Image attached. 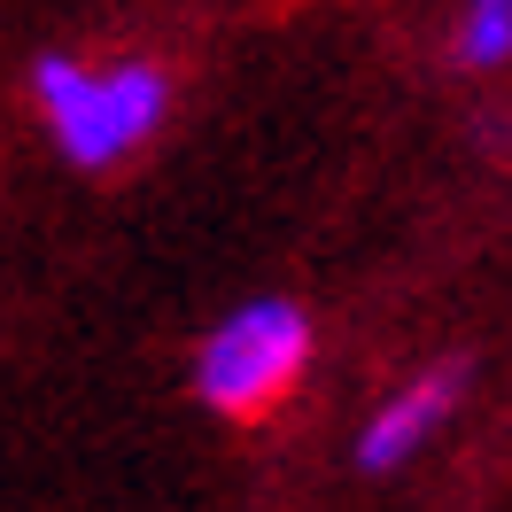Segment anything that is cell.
<instances>
[{"label": "cell", "instance_id": "cell-1", "mask_svg": "<svg viewBox=\"0 0 512 512\" xmlns=\"http://www.w3.org/2000/svg\"><path fill=\"white\" fill-rule=\"evenodd\" d=\"M32 94V117L47 132V148L70 163V171H117L132 163L171 117V70L156 55H70V47H47L24 78Z\"/></svg>", "mask_w": 512, "mask_h": 512}, {"label": "cell", "instance_id": "cell-2", "mask_svg": "<svg viewBox=\"0 0 512 512\" xmlns=\"http://www.w3.org/2000/svg\"><path fill=\"white\" fill-rule=\"evenodd\" d=\"M311 350H319V326L295 295H249L225 319H210V334L194 342V404L249 427L295 396V381L311 373Z\"/></svg>", "mask_w": 512, "mask_h": 512}, {"label": "cell", "instance_id": "cell-3", "mask_svg": "<svg viewBox=\"0 0 512 512\" xmlns=\"http://www.w3.org/2000/svg\"><path fill=\"white\" fill-rule=\"evenodd\" d=\"M458 404H466V365H458V357L404 373V381L365 412V427H357V450H350L357 474H404L412 458H427V450L450 435Z\"/></svg>", "mask_w": 512, "mask_h": 512}, {"label": "cell", "instance_id": "cell-4", "mask_svg": "<svg viewBox=\"0 0 512 512\" xmlns=\"http://www.w3.org/2000/svg\"><path fill=\"white\" fill-rule=\"evenodd\" d=\"M443 55L466 78L505 70L512 63V0H450L443 8Z\"/></svg>", "mask_w": 512, "mask_h": 512}]
</instances>
